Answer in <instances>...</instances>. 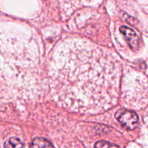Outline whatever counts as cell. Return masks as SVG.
I'll return each instance as SVG.
<instances>
[{"label": "cell", "mask_w": 148, "mask_h": 148, "mask_svg": "<svg viewBox=\"0 0 148 148\" xmlns=\"http://www.w3.org/2000/svg\"><path fill=\"white\" fill-rule=\"evenodd\" d=\"M120 77L116 58L83 39L61 43L49 65L52 99L59 106L81 114H98L115 105Z\"/></svg>", "instance_id": "obj_1"}, {"label": "cell", "mask_w": 148, "mask_h": 148, "mask_svg": "<svg viewBox=\"0 0 148 148\" xmlns=\"http://www.w3.org/2000/svg\"><path fill=\"white\" fill-rule=\"evenodd\" d=\"M115 118L123 127L127 130H133L137 127V114L132 111L126 109H119L115 113Z\"/></svg>", "instance_id": "obj_2"}, {"label": "cell", "mask_w": 148, "mask_h": 148, "mask_svg": "<svg viewBox=\"0 0 148 148\" xmlns=\"http://www.w3.org/2000/svg\"><path fill=\"white\" fill-rule=\"evenodd\" d=\"M120 31L122 34L123 35L126 39L128 44L130 46V48L133 50L137 49L138 46H139V37L135 33L133 30L126 26H121L120 27Z\"/></svg>", "instance_id": "obj_3"}, {"label": "cell", "mask_w": 148, "mask_h": 148, "mask_svg": "<svg viewBox=\"0 0 148 148\" xmlns=\"http://www.w3.org/2000/svg\"><path fill=\"white\" fill-rule=\"evenodd\" d=\"M32 148H55L50 142L43 137H36L32 142Z\"/></svg>", "instance_id": "obj_4"}, {"label": "cell", "mask_w": 148, "mask_h": 148, "mask_svg": "<svg viewBox=\"0 0 148 148\" xmlns=\"http://www.w3.org/2000/svg\"><path fill=\"white\" fill-rule=\"evenodd\" d=\"M4 148H24V144L18 138L12 137L5 142Z\"/></svg>", "instance_id": "obj_5"}, {"label": "cell", "mask_w": 148, "mask_h": 148, "mask_svg": "<svg viewBox=\"0 0 148 148\" xmlns=\"http://www.w3.org/2000/svg\"><path fill=\"white\" fill-rule=\"evenodd\" d=\"M94 148H119L116 145L112 144L106 141H99L95 143Z\"/></svg>", "instance_id": "obj_6"}]
</instances>
